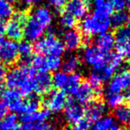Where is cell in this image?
Returning <instances> with one entry per match:
<instances>
[{
    "mask_svg": "<svg viewBox=\"0 0 130 130\" xmlns=\"http://www.w3.org/2000/svg\"><path fill=\"white\" fill-rule=\"evenodd\" d=\"M112 8L111 4L98 7L94 10L90 15H86L82 20L80 29L87 38L91 36H99L108 32L111 28V14Z\"/></svg>",
    "mask_w": 130,
    "mask_h": 130,
    "instance_id": "6da1fadb",
    "label": "cell"
},
{
    "mask_svg": "<svg viewBox=\"0 0 130 130\" xmlns=\"http://www.w3.org/2000/svg\"><path fill=\"white\" fill-rule=\"evenodd\" d=\"M36 70L32 67L21 65L7 71L5 84L10 89H15L21 96H30L34 92Z\"/></svg>",
    "mask_w": 130,
    "mask_h": 130,
    "instance_id": "7a4b0ae2",
    "label": "cell"
},
{
    "mask_svg": "<svg viewBox=\"0 0 130 130\" xmlns=\"http://www.w3.org/2000/svg\"><path fill=\"white\" fill-rule=\"evenodd\" d=\"M35 51L42 55H52L60 57L65 52V47L60 39H58L54 33H49L35 44Z\"/></svg>",
    "mask_w": 130,
    "mask_h": 130,
    "instance_id": "3957f363",
    "label": "cell"
},
{
    "mask_svg": "<svg viewBox=\"0 0 130 130\" xmlns=\"http://www.w3.org/2000/svg\"><path fill=\"white\" fill-rule=\"evenodd\" d=\"M32 68L38 72H49V71H58L61 67L62 61L60 57L52 55H36L32 59Z\"/></svg>",
    "mask_w": 130,
    "mask_h": 130,
    "instance_id": "277c9868",
    "label": "cell"
},
{
    "mask_svg": "<svg viewBox=\"0 0 130 130\" xmlns=\"http://www.w3.org/2000/svg\"><path fill=\"white\" fill-rule=\"evenodd\" d=\"M82 60L86 65L98 69L106 63L107 54L102 53L95 45H88L82 52Z\"/></svg>",
    "mask_w": 130,
    "mask_h": 130,
    "instance_id": "5b68a950",
    "label": "cell"
},
{
    "mask_svg": "<svg viewBox=\"0 0 130 130\" xmlns=\"http://www.w3.org/2000/svg\"><path fill=\"white\" fill-rule=\"evenodd\" d=\"M130 89V74L128 71H120L113 75L105 89V94H122Z\"/></svg>",
    "mask_w": 130,
    "mask_h": 130,
    "instance_id": "8992f818",
    "label": "cell"
},
{
    "mask_svg": "<svg viewBox=\"0 0 130 130\" xmlns=\"http://www.w3.org/2000/svg\"><path fill=\"white\" fill-rule=\"evenodd\" d=\"M2 102L12 113H21L24 105L22 96L15 89H5L1 93Z\"/></svg>",
    "mask_w": 130,
    "mask_h": 130,
    "instance_id": "52a82bcc",
    "label": "cell"
},
{
    "mask_svg": "<svg viewBox=\"0 0 130 130\" xmlns=\"http://www.w3.org/2000/svg\"><path fill=\"white\" fill-rule=\"evenodd\" d=\"M67 96L62 90L50 92L44 100V105L50 112L59 113L64 111L67 103Z\"/></svg>",
    "mask_w": 130,
    "mask_h": 130,
    "instance_id": "ba28073f",
    "label": "cell"
},
{
    "mask_svg": "<svg viewBox=\"0 0 130 130\" xmlns=\"http://www.w3.org/2000/svg\"><path fill=\"white\" fill-rule=\"evenodd\" d=\"M64 118L68 124L78 125L84 119V109L75 101H67L64 109Z\"/></svg>",
    "mask_w": 130,
    "mask_h": 130,
    "instance_id": "9c48e42d",
    "label": "cell"
},
{
    "mask_svg": "<svg viewBox=\"0 0 130 130\" xmlns=\"http://www.w3.org/2000/svg\"><path fill=\"white\" fill-rule=\"evenodd\" d=\"M18 57V44L11 40H4L0 45V61L3 64H12L17 61Z\"/></svg>",
    "mask_w": 130,
    "mask_h": 130,
    "instance_id": "30bf717a",
    "label": "cell"
},
{
    "mask_svg": "<svg viewBox=\"0 0 130 130\" xmlns=\"http://www.w3.org/2000/svg\"><path fill=\"white\" fill-rule=\"evenodd\" d=\"M45 30L32 17L29 16L23 27V37L27 42H36L43 38Z\"/></svg>",
    "mask_w": 130,
    "mask_h": 130,
    "instance_id": "8fae6325",
    "label": "cell"
},
{
    "mask_svg": "<svg viewBox=\"0 0 130 130\" xmlns=\"http://www.w3.org/2000/svg\"><path fill=\"white\" fill-rule=\"evenodd\" d=\"M115 46L119 54L130 57V30L128 28L118 29L114 36Z\"/></svg>",
    "mask_w": 130,
    "mask_h": 130,
    "instance_id": "7c38bea8",
    "label": "cell"
},
{
    "mask_svg": "<svg viewBox=\"0 0 130 130\" xmlns=\"http://www.w3.org/2000/svg\"><path fill=\"white\" fill-rule=\"evenodd\" d=\"M66 13L72 15L74 18L83 19L89 10L88 0H68L66 5Z\"/></svg>",
    "mask_w": 130,
    "mask_h": 130,
    "instance_id": "4fadbf2b",
    "label": "cell"
},
{
    "mask_svg": "<svg viewBox=\"0 0 130 130\" xmlns=\"http://www.w3.org/2000/svg\"><path fill=\"white\" fill-rule=\"evenodd\" d=\"M107 106L102 102H92L88 104L87 109L84 111V119L89 123L92 124L94 121L105 116L107 113Z\"/></svg>",
    "mask_w": 130,
    "mask_h": 130,
    "instance_id": "5bb4252c",
    "label": "cell"
},
{
    "mask_svg": "<svg viewBox=\"0 0 130 130\" xmlns=\"http://www.w3.org/2000/svg\"><path fill=\"white\" fill-rule=\"evenodd\" d=\"M34 84H35L34 92H36L39 96L48 94L52 91V88L53 87L52 76L48 72L36 73Z\"/></svg>",
    "mask_w": 130,
    "mask_h": 130,
    "instance_id": "9a60e30c",
    "label": "cell"
},
{
    "mask_svg": "<svg viewBox=\"0 0 130 130\" xmlns=\"http://www.w3.org/2000/svg\"><path fill=\"white\" fill-rule=\"evenodd\" d=\"M74 96H75L76 102L80 105H85V104L88 105L92 102L93 99L96 97V94L90 84L88 81H84L82 82L79 86Z\"/></svg>",
    "mask_w": 130,
    "mask_h": 130,
    "instance_id": "2e32d148",
    "label": "cell"
},
{
    "mask_svg": "<svg viewBox=\"0 0 130 130\" xmlns=\"http://www.w3.org/2000/svg\"><path fill=\"white\" fill-rule=\"evenodd\" d=\"M62 43L65 49L69 52H74L78 50L82 45V37L78 30H66L63 34V40Z\"/></svg>",
    "mask_w": 130,
    "mask_h": 130,
    "instance_id": "e0dca14e",
    "label": "cell"
},
{
    "mask_svg": "<svg viewBox=\"0 0 130 130\" xmlns=\"http://www.w3.org/2000/svg\"><path fill=\"white\" fill-rule=\"evenodd\" d=\"M23 27L24 24L13 16V18L5 24V34L11 41H20L23 38Z\"/></svg>",
    "mask_w": 130,
    "mask_h": 130,
    "instance_id": "ac0fdd59",
    "label": "cell"
},
{
    "mask_svg": "<svg viewBox=\"0 0 130 130\" xmlns=\"http://www.w3.org/2000/svg\"><path fill=\"white\" fill-rule=\"evenodd\" d=\"M33 18L43 27V29H48L51 27L53 21V14L50 8L47 6L36 7L31 14Z\"/></svg>",
    "mask_w": 130,
    "mask_h": 130,
    "instance_id": "d6986e66",
    "label": "cell"
},
{
    "mask_svg": "<svg viewBox=\"0 0 130 130\" xmlns=\"http://www.w3.org/2000/svg\"><path fill=\"white\" fill-rule=\"evenodd\" d=\"M95 46L104 54H110L115 46L114 36L110 32H105L99 35L96 39Z\"/></svg>",
    "mask_w": 130,
    "mask_h": 130,
    "instance_id": "ffe728a7",
    "label": "cell"
},
{
    "mask_svg": "<svg viewBox=\"0 0 130 130\" xmlns=\"http://www.w3.org/2000/svg\"><path fill=\"white\" fill-rule=\"evenodd\" d=\"M51 118V112L47 109L39 110L38 111L32 114H21V120L23 123H32V124H38L44 123L49 120Z\"/></svg>",
    "mask_w": 130,
    "mask_h": 130,
    "instance_id": "44dd1931",
    "label": "cell"
},
{
    "mask_svg": "<svg viewBox=\"0 0 130 130\" xmlns=\"http://www.w3.org/2000/svg\"><path fill=\"white\" fill-rule=\"evenodd\" d=\"M113 119L120 125H130V103H123L114 109Z\"/></svg>",
    "mask_w": 130,
    "mask_h": 130,
    "instance_id": "7402d4cb",
    "label": "cell"
},
{
    "mask_svg": "<svg viewBox=\"0 0 130 130\" xmlns=\"http://www.w3.org/2000/svg\"><path fill=\"white\" fill-rule=\"evenodd\" d=\"M80 59L77 55L74 54H69L65 57L64 61L61 63L62 71L65 73H74L80 68Z\"/></svg>",
    "mask_w": 130,
    "mask_h": 130,
    "instance_id": "603a6c76",
    "label": "cell"
},
{
    "mask_svg": "<svg viewBox=\"0 0 130 130\" xmlns=\"http://www.w3.org/2000/svg\"><path fill=\"white\" fill-rule=\"evenodd\" d=\"M18 54L22 62V65L27 66L32 61L33 46L29 42L23 41L18 45Z\"/></svg>",
    "mask_w": 130,
    "mask_h": 130,
    "instance_id": "cb8c5ba5",
    "label": "cell"
},
{
    "mask_svg": "<svg viewBox=\"0 0 130 130\" xmlns=\"http://www.w3.org/2000/svg\"><path fill=\"white\" fill-rule=\"evenodd\" d=\"M80 83H82V76L79 73L74 72L68 75L67 84L64 88V92L68 94L74 96Z\"/></svg>",
    "mask_w": 130,
    "mask_h": 130,
    "instance_id": "d4e9b609",
    "label": "cell"
},
{
    "mask_svg": "<svg viewBox=\"0 0 130 130\" xmlns=\"http://www.w3.org/2000/svg\"><path fill=\"white\" fill-rule=\"evenodd\" d=\"M41 100L38 96H30L27 102H24L21 114H32L39 111Z\"/></svg>",
    "mask_w": 130,
    "mask_h": 130,
    "instance_id": "484cf974",
    "label": "cell"
},
{
    "mask_svg": "<svg viewBox=\"0 0 130 130\" xmlns=\"http://www.w3.org/2000/svg\"><path fill=\"white\" fill-rule=\"evenodd\" d=\"M117 69H117L116 67H114V66L112 64H111V63L107 61L103 67H101L98 69H93V70L99 76V78H101L103 83H104V82L108 81V80H110L112 78L115 71H116Z\"/></svg>",
    "mask_w": 130,
    "mask_h": 130,
    "instance_id": "4316f807",
    "label": "cell"
},
{
    "mask_svg": "<svg viewBox=\"0 0 130 130\" xmlns=\"http://www.w3.org/2000/svg\"><path fill=\"white\" fill-rule=\"evenodd\" d=\"M114 123L115 120L112 116L105 115L93 122L89 127V130H109Z\"/></svg>",
    "mask_w": 130,
    "mask_h": 130,
    "instance_id": "83f0119b",
    "label": "cell"
},
{
    "mask_svg": "<svg viewBox=\"0 0 130 130\" xmlns=\"http://www.w3.org/2000/svg\"><path fill=\"white\" fill-rule=\"evenodd\" d=\"M128 15L127 13L125 11H117L116 13L112 14L110 18L111 20V26L114 27L116 29L123 28V26L127 22Z\"/></svg>",
    "mask_w": 130,
    "mask_h": 130,
    "instance_id": "f1b7e54d",
    "label": "cell"
},
{
    "mask_svg": "<svg viewBox=\"0 0 130 130\" xmlns=\"http://www.w3.org/2000/svg\"><path fill=\"white\" fill-rule=\"evenodd\" d=\"M124 100L125 97L122 94H105V104L111 109H116L123 104Z\"/></svg>",
    "mask_w": 130,
    "mask_h": 130,
    "instance_id": "f546056e",
    "label": "cell"
},
{
    "mask_svg": "<svg viewBox=\"0 0 130 130\" xmlns=\"http://www.w3.org/2000/svg\"><path fill=\"white\" fill-rule=\"evenodd\" d=\"M68 75L65 73L64 71H56V72L52 76V87H56L57 89H64L66 87V84L67 81Z\"/></svg>",
    "mask_w": 130,
    "mask_h": 130,
    "instance_id": "4dcf8cb0",
    "label": "cell"
},
{
    "mask_svg": "<svg viewBox=\"0 0 130 130\" xmlns=\"http://www.w3.org/2000/svg\"><path fill=\"white\" fill-rule=\"evenodd\" d=\"M59 24L65 30H74L76 26V19L67 13L64 12L59 16Z\"/></svg>",
    "mask_w": 130,
    "mask_h": 130,
    "instance_id": "1f68e13d",
    "label": "cell"
},
{
    "mask_svg": "<svg viewBox=\"0 0 130 130\" xmlns=\"http://www.w3.org/2000/svg\"><path fill=\"white\" fill-rule=\"evenodd\" d=\"M13 7L6 0H0V20H5L13 15Z\"/></svg>",
    "mask_w": 130,
    "mask_h": 130,
    "instance_id": "d6a6232c",
    "label": "cell"
},
{
    "mask_svg": "<svg viewBox=\"0 0 130 130\" xmlns=\"http://www.w3.org/2000/svg\"><path fill=\"white\" fill-rule=\"evenodd\" d=\"M110 4L112 10H116V12L123 11L124 8L127 6V0H111Z\"/></svg>",
    "mask_w": 130,
    "mask_h": 130,
    "instance_id": "836d02e7",
    "label": "cell"
},
{
    "mask_svg": "<svg viewBox=\"0 0 130 130\" xmlns=\"http://www.w3.org/2000/svg\"><path fill=\"white\" fill-rule=\"evenodd\" d=\"M47 2H48L49 5H51L52 8L56 9V10H60L66 6L68 0H47Z\"/></svg>",
    "mask_w": 130,
    "mask_h": 130,
    "instance_id": "e575fe53",
    "label": "cell"
},
{
    "mask_svg": "<svg viewBox=\"0 0 130 130\" xmlns=\"http://www.w3.org/2000/svg\"><path fill=\"white\" fill-rule=\"evenodd\" d=\"M36 130H56L54 126L52 125L51 123H48V122H44V123L36 125Z\"/></svg>",
    "mask_w": 130,
    "mask_h": 130,
    "instance_id": "d590c367",
    "label": "cell"
},
{
    "mask_svg": "<svg viewBox=\"0 0 130 130\" xmlns=\"http://www.w3.org/2000/svg\"><path fill=\"white\" fill-rule=\"evenodd\" d=\"M17 130H36V125L32 123H22L21 126L18 127Z\"/></svg>",
    "mask_w": 130,
    "mask_h": 130,
    "instance_id": "8d00e7d4",
    "label": "cell"
},
{
    "mask_svg": "<svg viewBox=\"0 0 130 130\" xmlns=\"http://www.w3.org/2000/svg\"><path fill=\"white\" fill-rule=\"evenodd\" d=\"M110 1L111 0H92V3L96 8H98V7H102L106 5H109Z\"/></svg>",
    "mask_w": 130,
    "mask_h": 130,
    "instance_id": "74e56055",
    "label": "cell"
},
{
    "mask_svg": "<svg viewBox=\"0 0 130 130\" xmlns=\"http://www.w3.org/2000/svg\"><path fill=\"white\" fill-rule=\"evenodd\" d=\"M6 74H7L6 67L3 63H0V82L4 81L5 79Z\"/></svg>",
    "mask_w": 130,
    "mask_h": 130,
    "instance_id": "f35d334b",
    "label": "cell"
},
{
    "mask_svg": "<svg viewBox=\"0 0 130 130\" xmlns=\"http://www.w3.org/2000/svg\"><path fill=\"white\" fill-rule=\"evenodd\" d=\"M7 108L5 107V105L3 103L2 101H0V120H3L7 114Z\"/></svg>",
    "mask_w": 130,
    "mask_h": 130,
    "instance_id": "ab89813d",
    "label": "cell"
},
{
    "mask_svg": "<svg viewBox=\"0 0 130 130\" xmlns=\"http://www.w3.org/2000/svg\"><path fill=\"white\" fill-rule=\"evenodd\" d=\"M24 1H25V4L27 5H35L40 4L43 0H24Z\"/></svg>",
    "mask_w": 130,
    "mask_h": 130,
    "instance_id": "60d3db41",
    "label": "cell"
},
{
    "mask_svg": "<svg viewBox=\"0 0 130 130\" xmlns=\"http://www.w3.org/2000/svg\"><path fill=\"white\" fill-rule=\"evenodd\" d=\"M5 23L3 20H0V37H2L5 34Z\"/></svg>",
    "mask_w": 130,
    "mask_h": 130,
    "instance_id": "b9f144b4",
    "label": "cell"
},
{
    "mask_svg": "<svg viewBox=\"0 0 130 130\" xmlns=\"http://www.w3.org/2000/svg\"><path fill=\"white\" fill-rule=\"evenodd\" d=\"M109 130H121V128H120V127L118 125V124H115L114 123L111 127H110Z\"/></svg>",
    "mask_w": 130,
    "mask_h": 130,
    "instance_id": "7bdbcfd3",
    "label": "cell"
},
{
    "mask_svg": "<svg viewBox=\"0 0 130 130\" xmlns=\"http://www.w3.org/2000/svg\"><path fill=\"white\" fill-rule=\"evenodd\" d=\"M66 130H83V129H82L80 127H79L78 126H77V127H75V126H74V127H68V128H67Z\"/></svg>",
    "mask_w": 130,
    "mask_h": 130,
    "instance_id": "ee69618b",
    "label": "cell"
},
{
    "mask_svg": "<svg viewBox=\"0 0 130 130\" xmlns=\"http://www.w3.org/2000/svg\"><path fill=\"white\" fill-rule=\"evenodd\" d=\"M127 25H128V29L130 30V16H128V19H127Z\"/></svg>",
    "mask_w": 130,
    "mask_h": 130,
    "instance_id": "f6af8a7d",
    "label": "cell"
},
{
    "mask_svg": "<svg viewBox=\"0 0 130 130\" xmlns=\"http://www.w3.org/2000/svg\"><path fill=\"white\" fill-rule=\"evenodd\" d=\"M127 6L130 9V0H127Z\"/></svg>",
    "mask_w": 130,
    "mask_h": 130,
    "instance_id": "bcb514c9",
    "label": "cell"
},
{
    "mask_svg": "<svg viewBox=\"0 0 130 130\" xmlns=\"http://www.w3.org/2000/svg\"><path fill=\"white\" fill-rule=\"evenodd\" d=\"M4 40H5V39H4L3 37H0V45H1V44H2V43H3Z\"/></svg>",
    "mask_w": 130,
    "mask_h": 130,
    "instance_id": "7dc6e473",
    "label": "cell"
},
{
    "mask_svg": "<svg viewBox=\"0 0 130 130\" xmlns=\"http://www.w3.org/2000/svg\"><path fill=\"white\" fill-rule=\"evenodd\" d=\"M127 97L128 98V100H130V90L127 92Z\"/></svg>",
    "mask_w": 130,
    "mask_h": 130,
    "instance_id": "c3c4849f",
    "label": "cell"
},
{
    "mask_svg": "<svg viewBox=\"0 0 130 130\" xmlns=\"http://www.w3.org/2000/svg\"><path fill=\"white\" fill-rule=\"evenodd\" d=\"M2 93V87H1V85H0V94Z\"/></svg>",
    "mask_w": 130,
    "mask_h": 130,
    "instance_id": "681fc988",
    "label": "cell"
},
{
    "mask_svg": "<svg viewBox=\"0 0 130 130\" xmlns=\"http://www.w3.org/2000/svg\"><path fill=\"white\" fill-rule=\"evenodd\" d=\"M128 73L130 74V63H129V66H128Z\"/></svg>",
    "mask_w": 130,
    "mask_h": 130,
    "instance_id": "f907efd6",
    "label": "cell"
},
{
    "mask_svg": "<svg viewBox=\"0 0 130 130\" xmlns=\"http://www.w3.org/2000/svg\"><path fill=\"white\" fill-rule=\"evenodd\" d=\"M124 130H130V128H127V129H124Z\"/></svg>",
    "mask_w": 130,
    "mask_h": 130,
    "instance_id": "816d5d0a",
    "label": "cell"
}]
</instances>
